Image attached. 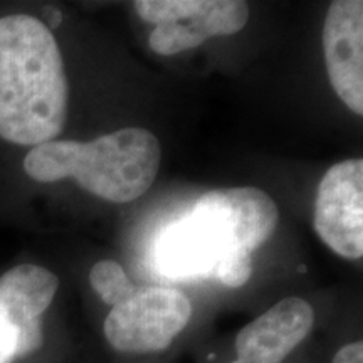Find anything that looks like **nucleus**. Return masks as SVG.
<instances>
[{"mask_svg":"<svg viewBox=\"0 0 363 363\" xmlns=\"http://www.w3.org/2000/svg\"><path fill=\"white\" fill-rule=\"evenodd\" d=\"M61 51L48 26L30 16L0 19V138L16 145L52 142L67 116Z\"/></svg>","mask_w":363,"mask_h":363,"instance_id":"obj_1","label":"nucleus"},{"mask_svg":"<svg viewBox=\"0 0 363 363\" xmlns=\"http://www.w3.org/2000/svg\"><path fill=\"white\" fill-rule=\"evenodd\" d=\"M162 160L160 142L145 128H121L93 142L52 140L24 158L35 182L74 179L86 192L108 202L136 201L155 182Z\"/></svg>","mask_w":363,"mask_h":363,"instance_id":"obj_2","label":"nucleus"},{"mask_svg":"<svg viewBox=\"0 0 363 363\" xmlns=\"http://www.w3.org/2000/svg\"><path fill=\"white\" fill-rule=\"evenodd\" d=\"M192 305L179 289L142 288L104 320V337L123 353H155L170 347L189 325Z\"/></svg>","mask_w":363,"mask_h":363,"instance_id":"obj_3","label":"nucleus"},{"mask_svg":"<svg viewBox=\"0 0 363 363\" xmlns=\"http://www.w3.org/2000/svg\"><path fill=\"white\" fill-rule=\"evenodd\" d=\"M192 219L214 238L220 257L230 252L251 254L274 234L278 206L256 187L219 189L195 202Z\"/></svg>","mask_w":363,"mask_h":363,"instance_id":"obj_4","label":"nucleus"},{"mask_svg":"<svg viewBox=\"0 0 363 363\" xmlns=\"http://www.w3.org/2000/svg\"><path fill=\"white\" fill-rule=\"evenodd\" d=\"M313 227L345 259L363 256V160L350 158L328 169L318 187Z\"/></svg>","mask_w":363,"mask_h":363,"instance_id":"obj_5","label":"nucleus"},{"mask_svg":"<svg viewBox=\"0 0 363 363\" xmlns=\"http://www.w3.org/2000/svg\"><path fill=\"white\" fill-rule=\"evenodd\" d=\"M323 51L331 88L348 110L363 115V2H331L323 27Z\"/></svg>","mask_w":363,"mask_h":363,"instance_id":"obj_6","label":"nucleus"},{"mask_svg":"<svg viewBox=\"0 0 363 363\" xmlns=\"http://www.w3.org/2000/svg\"><path fill=\"white\" fill-rule=\"evenodd\" d=\"M59 288L54 272L35 264L12 267L0 278V323L17 333V358L43 345L40 316Z\"/></svg>","mask_w":363,"mask_h":363,"instance_id":"obj_7","label":"nucleus"},{"mask_svg":"<svg viewBox=\"0 0 363 363\" xmlns=\"http://www.w3.org/2000/svg\"><path fill=\"white\" fill-rule=\"evenodd\" d=\"M315 325V311L301 298H286L239 331L238 360L230 363H281Z\"/></svg>","mask_w":363,"mask_h":363,"instance_id":"obj_8","label":"nucleus"},{"mask_svg":"<svg viewBox=\"0 0 363 363\" xmlns=\"http://www.w3.org/2000/svg\"><path fill=\"white\" fill-rule=\"evenodd\" d=\"M160 266L172 278H194L214 272L220 247L192 217L177 224L160 244Z\"/></svg>","mask_w":363,"mask_h":363,"instance_id":"obj_9","label":"nucleus"},{"mask_svg":"<svg viewBox=\"0 0 363 363\" xmlns=\"http://www.w3.org/2000/svg\"><path fill=\"white\" fill-rule=\"evenodd\" d=\"M89 283L103 303L116 306L131 298L138 288L128 279L126 272L115 261H99L91 267Z\"/></svg>","mask_w":363,"mask_h":363,"instance_id":"obj_10","label":"nucleus"},{"mask_svg":"<svg viewBox=\"0 0 363 363\" xmlns=\"http://www.w3.org/2000/svg\"><path fill=\"white\" fill-rule=\"evenodd\" d=\"M203 0H138L136 13L148 24H169L192 17L201 11Z\"/></svg>","mask_w":363,"mask_h":363,"instance_id":"obj_11","label":"nucleus"},{"mask_svg":"<svg viewBox=\"0 0 363 363\" xmlns=\"http://www.w3.org/2000/svg\"><path fill=\"white\" fill-rule=\"evenodd\" d=\"M252 272L251 254L230 252L222 256L217 262L214 274L229 288H240L247 283Z\"/></svg>","mask_w":363,"mask_h":363,"instance_id":"obj_12","label":"nucleus"},{"mask_svg":"<svg viewBox=\"0 0 363 363\" xmlns=\"http://www.w3.org/2000/svg\"><path fill=\"white\" fill-rule=\"evenodd\" d=\"M331 363H363V343L355 342L345 345L340 348Z\"/></svg>","mask_w":363,"mask_h":363,"instance_id":"obj_13","label":"nucleus"},{"mask_svg":"<svg viewBox=\"0 0 363 363\" xmlns=\"http://www.w3.org/2000/svg\"><path fill=\"white\" fill-rule=\"evenodd\" d=\"M45 16H48L49 22H51V27H57L59 22H61L62 16L59 11H54V9H49V11H45Z\"/></svg>","mask_w":363,"mask_h":363,"instance_id":"obj_14","label":"nucleus"}]
</instances>
